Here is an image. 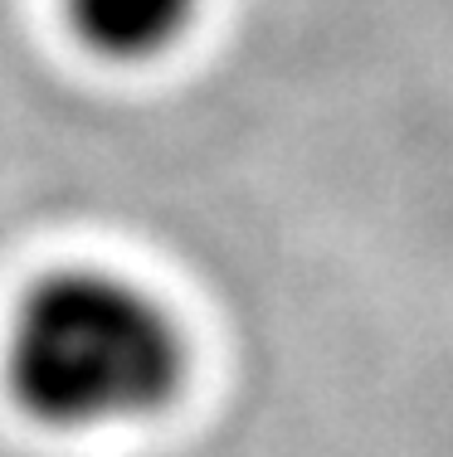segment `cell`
<instances>
[{
	"label": "cell",
	"mask_w": 453,
	"mask_h": 457,
	"mask_svg": "<svg viewBox=\"0 0 453 457\" xmlns=\"http://www.w3.org/2000/svg\"><path fill=\"white\" fill-rule=\"evenodd\" d=\"M186 365V336L166 302L103 268L39 278L0 341L5 395L25 419L59 433L156 419L180 395Z\"/></svg>",
	"instance_id": "1"
},
{
	"label": "cell",
	"mask_w": 453,
	"mask_h": 457,
	"mask_svg": "<svg viewBox=\"0 0 453 457\" xmlns=\"http://www.w3.org/2000/svg\"><path fill=\"white\" fill-rule=\"evenodd\" d=\"M200 0H63L73 35L98 59L142 63L180 45Z\"/></svg>",
	"instance_id": "2"
}]
</instances>
